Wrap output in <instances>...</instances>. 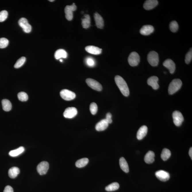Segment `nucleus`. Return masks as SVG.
Instances as JSON below:
<instances>
[{"mask_svg": "<svg viewBox=\"0 0 192 192\" xmlns=\"http://www.w3.org/2000/svg\"><path fill=\"white\" fill-rule=\"evenodd\" d=\"M112 115L110 113H108L106 115V120L109 124H111L112 122Z\"/></svg>", "mask_w": 192, "mask_h": 192, "instance_id": "58836bf2", "label": "nucleus"}, {"mask_svg": "<svg viewBox=\"0 0 192 192\" xmlns=\"http://www.w3.org/2000/svg\"><path fill=\"white\" fill-rule=\"evenodd\" d=\"M159 79L158 77L155 76H151L148 79L147 83L148 85L152 87L154 90L158 89L159 85L158 83Z\"/></svg>", "mask_w": 192, "mask_h": 192, "instance_id": "2eb2a0df", "label": "nucleus"}, {"mask_svg": "<svg viewBox=\"0 0 192 192\" xmlns=\"http://www.w3.org/2000/svg\"><path fill=\"white\" fill-rule=\"evenodd\" d=\"M192 59V49H190L188 52H187L186 55L185 62L186 64H188L191 62Z\"/></svg>", "mask_w": 192, "mask_h": 192, "instance_id": "e433bc0d", "label": "nucleus"}, {"mask_svg": "<svg viewBox=\"0 0 192 192\" xmlns=\"http://www.w3.org/2000/svg\"><path fill=\"white\" fill-rule=\"evenodd\" d=\"M174 124L177 126H179L182 124L184 120V118L181 112L178 111H175L172 114Z\"/></svg>", "mask_w": 192, "mask_h": 192, "instance_id": "0eeeda50", "label": "nucleus"}, {"mask_svg": "<svg viewBox=\"0 0 192 192\" xmlns=\"http://www.w3.org/2000/svg\"><path fill=\"white\" fill-rule=\"evenodd\" d=\"M109 124L106 119L101 120L96 124V130L98 131H103L107 128Z\"/></svg>", "mask_w": 192, "mask_h": 192, "instance_id": "a211bd4d", "label": "nucleus"}, {"mask_svg": "<svg viewBox=\"0 0 192 192\" xmlns=\"http://www.w3.org/2000/svg\"><path fill=\"white\" fill-rule=\"evenodd\" d=\"M62 61H63V60H62V59H60V61L61 62H62Z\"/></svg>", "mask_w": 192, "mask_h": 192, "instance_id": "37998d69", "label": "nucleus"}, {"mask_svg": "<svg viewBox=\"0 0 192 192\" xmlns=\"http://www.w3.org/2000/svg\"><path fill=\"white\" fill-rule=\"evenodd\" d=\"M8 16V13L6 10H3L0 12V22H4L6 20Z\"/></svg>", "mask_w": 192, "mask_h": 192, "instance_id": "c9c22d12", "label": "nucleus"}, {"mask_svg": "<svg viewBox=\"0 0 192 192\" xmlns=\"http://www.w3.org/2000/svg\"><path fill=\"white\" fill-rule=\"evenodd\" d=\"M148 131L147 127L146 126H143L139 128L137 134V139L139 140H141L146 135Z\"/></svg>", "mask_w": 192, "mask_h": 192, "instance_id": "aec40b11", "label": "nucleus"}, {"mask_svg": "<svg viewBox=\"0 0 192 192\" xmlns=\"http://www.w3.org/2000/svg\"><path fill=\"white\" fill-rule=\"evenodd\" d=\"M61 97L64 100L70 101L75 98L76 95L74 93L68 89H63L60 93Z\"/></svg>", "mask_w": 192, "mask_h": 192, "instance_id": "423d86ee", "label": "nucleus"}, {"mask_svg": "<svg viewBox=\"0 0 192 192\" xmlns=\"http://www.w3.org/2000/svg\"><path fill=\"white\" fill-rule=\"evenodd\" d=\"M49 1H51V2H53V1H54V0H49Z\"/></svg>", "mask_w": 192, "mask_h": 192, "instance_id": "79ce46f5", "label": "nucleus"}, {"mask_svg": "<svg viewBox=\"0 0 192 192\" xmlns=\"http://www.w3.org/2000/svg\"><path fill=\"white\" fill-rule=\"evenodd\" d=\"M154 157L155 154L154 152L152 151H149L145 155L144 160L145 162L147 164H151L154 161Z\"/></svg>", "mask_w": 192, "mask_h": 192, "instance_id": "412c9836", "label": "nucleus"}, {"mask_svg": "<svg viewBox=\"0 0 192 192\" xmlns=\"http://www.w3.org/2000/svg\"><path fill=\"white\" fill-rule=\"evenodd\" d=\"M169 28L170 31L173 32H175L178 31V25L177 22L175 21H172L170 22Z\"/></svg>", "mask_w": 192, "mask_h": 192, "instance_id": "2f4dec72", "label": "nucleus"}, {"mask_svg": "<svg viewBox=\"0 0 192 192\" xmlns=\"http://www.w3.org/2000/svg\"><path fill=\"white\" fill-rule=\"evenodd\" d=\"M90 110L92 115H95L97 111V104L95 103H91L90 106Z\"/></svg>", "mask_w": 192, "mask_h": 192, "instance_id": "f704fd0d", "label": "nucleus"}, {"mask_svg": "<svg viewBox=\"0 0 192 192\" xmlns=\"http://www.w3.org/2000/svg\"><path fill=\"white\" fill-rule=\"evenodd\" d=\"M87 64L90 66H93L95 64L94 60L91 58H88L87 60Z\"/></svg>", "mask_w": 192, "mask_h": 192, "instance_id": "4c0bfd02", "label": "nucleus"}, {"mask_svg": "<svg viewBox=\"0 0 192 192\" xmlns=\"http://www.w3.org/2000/svg\"><path fill=\"white\" fill-rule=\"evenodd\" d=\"M24 151V148L20 147L17 149L10 151L9 153V155L12 157H16L22 154Z\"/></svg>", "mask_w": 192, "mask_h": 192, "instance_id": "bb28decb", "label": "nucleus"}, {"mask_svg": "<svg viewBox=\"0 0 192 192\" xmlns=\"http://www.w3.org/2000/svg\"><path fill=\"white\" fill-rule=\"evenodd\" d=\"M163 65L165 67L168 69L171 74H173L175 70V64L174 62L172 59H166L163 63Z\"/></svg>", "mask_w": 192, "mask_h": 192, "instance_id": "ddd939ff", "label": "nucleus"}, {"mask_svg": "<svg viewBox=\"0 0 192 192\" xmlns=\"http://www.w3.org/2000/svg\"><path fill=\"white\" fill-rule=\"evenodd\" d=\"M26 58L22 57L19 58L15 64L14 67L16 68H19L23 65L26 61Z\"/></svg>", "mask_w": 192, "mask_h": 192, "instance_id": "7c9ffc66", "label": "nucleus"}, {"mask_svg": "<svg viewBox=\"0 0 192 192\" xmlns=\"http://www.w3.org/2000/svg\"><path fill=\"white\" fill-rule=\"evenodd\" d=\"M119 187V184L118 183L114 182L107 186L105 187V190L107 191H115L118 190Z\"/></svg>", "mask_w": 192, "mask_h": 192, "instance_id": "c85d7f7f", "label": "nucleus"}, {"mask_svg": "<svg viewBox=\"0 0 192 192\" xmlns=\"http://www.w3.org/2000/svg\"><path fill=\"white\" fill-rule=\"evenodd\" d=\"M182 82L181 80L175 79L172 81L169 85L168 93L170 95H172L178 91L182 86Z\"/></svg>", "mask_w": 192, "mask_h": 192, "instance_id": "f03ea898", "label": "nucleus"}, {"mask_svg": "<svg viewBox=\"0 0 192 192\" xmlns=\"http://www.w3.org/2000/svg\"><path fill=\"white\" fill-rule=\"evenodd\" d=\"M119 164L121 169L126 173H128L129 171L128 163L124 157L120 158Z\"/></svg>", "mask_w": 192, "mask_h": 192, "instance_id": "4be33fe9", "label": "nucleus"}, {"mask_svg": "<svg viewBox=\"0 0 192 192\" xmlns=\"http://www.w3.org/2000/svg\"><path fill=\"white\" fill-rule=\"evenodd\" d=\"M189 155L191 157V160H192V148L191 147L190 148L189 151Z\"/></svg>", "mask_w": 192, "mask_h": 192, "instance_id": "a19ab883", "label": "nucleus"}, {"mask_svg": "<svg viewBox=\"0 0 192 192\" xmlns=\"http://www.w3.org/2000/svg\"><path fill=\"white\" fill-rule=\"evenodd\" d=\"M3 192H14V191L11 186L7 185L5 187Z\"/></svg>", "mask_w": 192, "mask_h": 192, "instance_id": "ea45409f", "label": "nucleus"}, {"mask_svg": "<svg viewBox=\"0 0 192 192\" xmlns=\"http://www.w3.org/2000/svg\"><path fill=\"white\" fill-rule=\"evenodd\" d=\"M20 169L18 168L13 167L9 169L8 171L9 176L12 178H16L20 173Z\"/></svg>", "mask_w": 192, "mask_h": 192, "instance_id": "5701e85b", "label": "nucleus"}, {"mask_svg": "<svg viewBox=\"0 0 192 192\" xmlns=\"http://www.w3.org/2000/svg\"><path fill=\"white\" fill-rule=\"evenodd\" d=\"M86 82L88 86L93 89L97 91H101L102 90L101 84L94 79L88 78L86 79Z\"/></svg>", "mask_w": 192, "mask_h": 192, "instance_id": "6e6552de", "label": "nucleus"}, {"mask_svg": "<svg viewBox=\"0 0 192 192\" xmlns=\"http://www.w3.org/2000/svg\"><path fill=\"white\" fill-rule=\"evenodd\" d=\"M87 52L92 54L97 55L100 54L102 52V49L93 46H89L85 48Z\"/></svg>", "mask_w": 192, "mask_h": 192, "instance_id": "6ab92c4d", "label": "nucleus"}, {"mask_svg": "<svg viewBox=\"0 0 192 192\" xmlns=\"http://www.w3.org/2000/svg\"><path fill=\"white\" fill-rule=\"evenodd\" d=\"M171 153L169 149L164 148L162 151L161 157V158L164 161H166L170 158Z\"/></svg>", "mask_w": 192, "mask_h": 192, "instance_id": "c756f323", "label": "nucleus"}, {"mask_svg": "<svg viewBox=\"0 0 192 192\" xmlns=\"http://www.w3.org/2000/svg\"><path fill=\"white\" fill-rule=\"evenodd\" d=\"M147 60L151 66L153 67L157 66L159 62L158 53L154 51H151L148 55Z\"/></svg>", "mask_w": 192, "mask_h": 192, "instance_id": "7ed1b4c3", "label": "nucleus"}, {"mask_svg": "<svg viewBox=\"0 0 192 192\" xmlns=\"http://www.w3.org/2000/svg\"><path fill=\"white\" fill-rule=\"evenodd\" d=\"M18 97L19 99L22 101H27L28 99L27 94L24 92L19 93L18 94Z\"/></svg>", "mask_w": 192, "mask_h": 192, "instance_id": "473e14b6", "label": "nucleus"}, {"mask_svg": "<svg viewBox=\"0 0 192 192\" xmlns=\"http://www.w3.org/2000/svg\"><path fill=\"white\" fill-rule=\"evenodd\" d=\"M115 80L117 86L123 95L125 97H128L130 94V91L125 81L121 76L118 75L115 76Z\"/></svg>", "mask_w": 192, "mask_h": 192, "instance_id": "f257e3e1", "label": "nucleus"}, {"mask_svg": "<svg viewBox=\"0 0 192 192\" xmlns=\"http://www.w3.org/2000/svg\"><path fill=\"white\" fill-rule=\"evenodd\" d=\"M49 165L47 162H42L37 166V171L40 175L45 174L49 170Z\"/></svg>", "mask_w": 192, "mask_h": 192, "instance_id": "1a4fd4ad", "label": "nucleus"}, {"mask_svg": "<svg viewBox=\"0 0 192 192\" xmlns=\"http://www.w3.org/2000/svg\"><path fill=\"white\" fill-rule=\"evenodd\" d=\"M77 109L74 107H69L66 109L64 113V116L66 118H72L77 115Z\"/></svg>", "mask_w": 192, "mask_h": 192, "instance_id": "9b49d317", "label": "nucleus"}, {"mask_svg": "<svg viewBox=\"0 0 192 192\" xmlns=\"http://www.w3.org/2000/svg\"><path fill=\"white\" fill-rule=\"evenodd\" d=\"M155 175L157 178L162 181H168L170 177V174L168 172L163 170L158 171L155 172Z\"/></svg>", "mask_w": 192, "mask_h": 192, "instance_id": "f8f14e48", "label": "nucleus"}, {"mask_svg": "<svg viewBox=\"0 0 192 192\" xmlns=\"http://www.w3.org/2000/svg\"><path fill=\"white\" fill-rule=\"evenodd\" d=\"M158 4V1L157 0H147L144 3L143 7L145 10H150L157 6Z\"/></svg>", "mask_w": 192, "mask_h": 192, "instance_id": "dca6fc26", "label": "nucleus"}, {"mask_svg": "<svg viewBox=\"0 0 192 192\" xmlns=\"http://www.w3.org/2000/svg\"><path fill=\"white\" fill-rule=\"evenodd\" d=\"M3 110L5 112H9L11 110L12 105L9 100L4 99L1 101Z\"/></svg>", "mask_w": 192, "mask_h": 192, "instance_id": "a878e982", "label": "nucleus"}, {"mask_svg": "<svg viewBox=\"0 0 192 192\" xmlns=\"http://www.w3.org/2000/svg\"><path fill=\"white\" fill-rule=\"evenodd\" d=\"M154 31V28L151 25H145L141 28L140 33L142 35L147 36L152 33Z\"/></svg>", "mask_w": 192, "mask_h": 192, "instance_id": "4468645a", "label": "nucleus"}, {"mask_svg": "<svg viewBox=\"0 0 192 192\" xmlns=\"http://www.w3.org/2000/svg\"><path fill=\"white\" fill-rule=\"evenodd\" d=\"M77 7L74 3L71 5H67L64 9L66 18L68 21H71L73 18V12L76 10Z\"/></svg>", "mask_w": 192, "mask_h": 192, "instance_id": "39448f33", "label": "nucleus"}, {"mask_svg": "<svg viewBox=\"0 0 192 192\" xmlns=\"http://www.w3.org/2000/svg\"><path fill=\"white\" fill-rule=\"evenodd\" d=\"M94 19L97 27L102 29L104 26V21L103 18L98 13H96L94 14Z\"/></svg>", "mask_w": 192, "mask_h": 192, "instance_id": "f3484780", "label": "nucleus"}, {"mask_svg": "<svg viewBox=\"0 0 192 192\" xmlns=\"http://www.w3.org/2000/svg\"><path fill=\"white\" fill-rule=\"evenodd\" d=\"M9 41L5 38H0V48L4 49L9 44Z\"/></svg>", "mask_w": 192, "mask_h": 192, "instance_id": "72a5a7b5", "label": "nucleus"}, {"mask_svg": "<svg viewBox=\"0 0 192 192\" xmlns=\"http://www.w3.org/2000/svg\"><path fill=\"white\" fill-rule=\"evenodd\" d=\"M140 56L137 52H131L129 56L128 61L130 66L135 67L137 66L140 62Z\"/></svg>", "mask_w": 192, "mask_h": 192, "instance_id": "20e7f679", "label": "nucleus"}, {"mask_svg": "<svg viewBox=\"0 0 192 192\" xmlns=\"http://www.w3.org/2000/svg\"><path fill=\"white\" fill-rule=\"evenodd\" d=\"M67 57V53L66 51L63 49H58L55 51V59H58L62 58H66Z\"/></svg>", "mask_w": 192, "mask_h": 192, "instance_id": "b1692460", "label": "nucleus"}, {"mask_svg": "<svg viewBox=\"0 0 192 192\" xmlns=\"http://www.w3.org/2000/svg\"><path fill=\"white\" fill-rule=\"evenodd\" d=\"M19 24L26 33H30L31 31L32 28L30 25L28 23V21L25 18H22L19 20Z\"/></svg>", "mask_w": 192, "mask_h": 192, "instance_id": "9d476101", "label": "nucleus"}, {"mask_svg": "<svg viewBox=\"0 0 192 192\" xmlns=\"http://www.w3.org/2000/svg\"><path fill=\"white\" fill-rule=\"evenodd\" d=\"M85 18L82 19V27L84 28H89L91 26V18L89 15L85 14Z\"/></svg>", "mask_w": 192, "mask_h": 192, "instance_id": "393cba45", "label": "nucleus"}, {"mask_svg": "<svg viewBox=\"0 0 192 192\" xmlns=\"http://www.w3.org/2000/svg\"><path fill=\"white\" fill-rule=\"evenodd\" d=\"M89 162V160L87 158H83L77 160L76 163V167L81 168L85 167Z\"/></svg>", "mask_w": 192, "mask_h": 192, "instance_id": "cd10ccee", "label": "nucleus"}]
</instances>
